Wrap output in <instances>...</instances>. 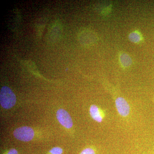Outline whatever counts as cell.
<instances>
[{
    "instance_id": "52a82bcc",
    "label": "cell",
    "mask_w": 154,
    "mask_h": 154,
    "mask_svg": "<svg viewBox=\"0 0 154 154\" xmlns=\"http://www.w3.org/2000/svg\"><path fill=\"white\" fill-rule=\"evenodd\" d=\"M129 39L131 42L133 43H138L141 41L142 37L139 32L135 31L129 34Z\"/></svg>"
},
{
    "instance_id": "9c48e42d",
    "label": "cell",
    "mask_w": 154,
    "mask_h": 154,
    "mask_svg": "<svg viewBox=\"0 0 154 154\" xmlns=\"http://www.w3.org/2000/svg\"><path fill=\"white\" fill-rule=\"evenodd\" d=\"M80 154H96L94 149L91 148H87L84 149Z\"/></svg>"
},
{
    "instance_id": "6da1fadb",
    "label": "cell",
    "mask_w": 154,
    "mask_h": 154,
    "mask_svg": "<svg viewBox=\"0 0 154 154\" xmlns=\"http://www.w3.org/2000/svg\"><path fill=\"white\" fill-rule=\"evenodd\" d=\"M17 102L16 95L12 90L4 86L1 88L0 92V103L1 106L5 109H10L14 107Z\"/></svg>"
},
{
    "instance_id": "3957f363",
    "label": "cell",
    "mask_w": 154,
    "mask_h": 154,
    "mask_svg": "<svg viewBox=\"0 0 154 154\" xmlns=\"http://www.w3.org/2000/svg\"><path fill=\"white\" fill-rule=\"evenodd\" d=\"M57 118L59 122L66 128L70 129L73 126V122L70 115L66 110L59 109L56 113Z\"/></svg>"
},
{
    "instance_id": "30bf717a",
    "label": "cell",
    "mask_w": 154,
    "mask_h": 154,
    "mask_svg": "<svg viewBox=\"0 0 154 154\" xmlns=\"http://www.w3.org/2000/svg\"><path fill=\"white\" fill-rule=\"evenodd\" d=\"M6 154H18V152L16 149H13L10 150Z\"/></svg>"
},
{
    "instance_id": "ba28073f",
    "label": "cell",
    "mask_w": 154,
    "mask_h": 154,
    "mask_svg": "<svg viewBox=\"0 0 154 154\" xmlns=\"http://www.w3.org/2000/svg\"><path fill=\"white\" fill-rule=\"evenodd\" d=\"M49 152L51 154H62L63 152V150L60 147H55L50 150Z\"/></svg>"
},
{
    "instance_id": "7a4b0ae2",
    "label": "cell",
    "mask_w": 154,
    "mask_h": 154,
    "mask_svg": "<svg viewBox=\"0 0 154 154\" xmlns=\"http://www.w3.org/2000/svg\"><path fill=\"white\" fill-rule=\"evenodd\" d=\"M14 135L16 138L19 140L28 142L33 139L34 131L30 127H21L14 130Z\"/></svg>"
},
{
    "instance_id": "8992f818",
    "label": "cell",
    "mask_w": 154,
    "mask_h": 154,
    "mask_svg": "<svg viewBox=\"0 0 154 154\" xmlns=\"http://www.w3.org/2000/svg\"><path fill=\"white\" fill-rule=\"evenodd\" d=\"M119 60L122 66L124 67H128L132 64L131 58L126 53H122L119 56Z\"/></svg>"
},
{
    "instance_id": "5b68a950",
    "label": "cell",
    "mask_w": 154,
    "mask_h": 154,
    "mask_svg": "<svg viewBox=\"0 0 154 154\" xmlns=\"http://www.w3.org/2000/svg\"><path fill=\"white\" fill-rule=\"evenodd\" d=\"M90 113L91 117L97 122H101L103 121V113L101 109L96 105H91L90 108Z\"/></svg>"
},
{
    "instance_id": "277c9868",
    "label": "cell",
    "mask_w": 154,
    "mask_h": 154,
    "mask_svg": "<svg viewBox=\"0 0 154 154\" xmlns=\"http://www.w3.org/2000/svg\"><path fill=\"white\" fill-rule=\"evenodd\" d=\"M115 104L119 115L123 117L128 116L130 112V107L126 100L122 97H118L116 100Z\"/></svg>"
}]
</instances>
